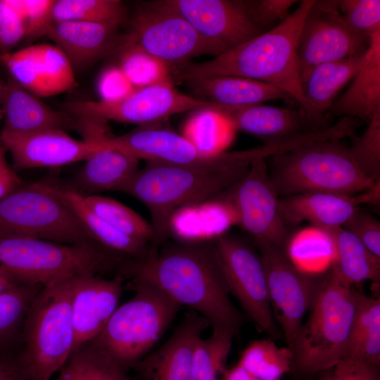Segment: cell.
Returning a JSON list of instances; mask_svg holds the SVG:
<instances>
[{"instance_id": "d6986e66", "label": "cell", "mask_w": 380, "mask_h": 380, "mask_svg": "<svg viewBox=\"0 0 380 380\" xmlns=\"http://www.w3.org/2000/svg\"><path fill=\"white\" fill-rule=\"evenodd\" d=\"M236 130L265 144L293 139L329 127L331 118H317L305 109L278 108L263 103L234 108L224 115Z\"/></svg>"}, {"instance_id": "681fc988", "label": "cell", "mask_w": 380, "mask_h": 380, "mask_svg": "<svg viewBox=\"0 0 380 380\" xmlns=\"http://www.w3.org/2000/svg\"><path fill=\"white\" fill-rule=\"evenodd\" d=\"M133 87L118 65H112L101 72L97 81L100 100L114 101L129 94Z\"/></svg>"}, {"instance_id": "9a60e30c", "label": "cell", "mask_w": 380, "mask_h": 380, "mask_svg": "<svg viewBox=\"0 0 380 380\" xmlns=\"http://www.w3.org/2000/svg\"><path fill=\"white\" fill-rule=\"evenodd\" d=\"M126 41L168 65L199 55L214 56L185 19L157 1L139 10Z\"/></svg>"}, {"instance_id": "c3c4849f", "label": "cell", "mask_w": 380, "mask_h": 380, "mask_svg": "<svg viewBox=\"0 0 380 380\" xmlns=\"http://www.w3.org/2000/svg\"><path fill=\"white\" fill-rule=\"evenodd\" d=\"M25 37L23 18L8 1H0V53L10 52Z\"/></svg>"}, {"instance_id": "9c48e42d", "label": "cell", "mask_w": 380, "mask_h": 380, "mask_svg": "<svg viewBox=\"0 0 380 380\" xmlns=\"http://www.w3.org/2000/svg\"><path fill=\"white\" fill-rule=\"evenodd\" d=\"M0 232L65 244L97 243L71 210L39 182L22 184L0 199Z\"/></svg>"}, {"instance_id": "f5cc1de1", "label": "cell", "mask_w": 380, "mask_h": 380, "mask_svg": "<svg viewBox=\"0 0 380 380\" xmlns=\"http://www.w3.org/2000/svg\"><path fill=\"white\" fill-rule=\"evenodd\" d=\"M22 185L20 177L10 167L0 170V199L6 196Z\"/></svg>"}, {"instance_id": "7dc6e473", "label": "cell", "mask_w": 380, "mask_h": 380, "mask_svg": "<svg viewBox=\"0 0 380 380\" xmlns=\"http://www.w3.org/2000/svg\"><path fill=\"white\" fill-rule=\"evenodd\" d=\"M54 0H23L25 37L30 39L44 36L53 22L52 8Z\"/></svg>"}, {"instance_id": "603a6c76", "label": "cell", "mask_w": 380, "mask_h": 380, "mask_svg": "<svg viewBox=\"0 0 380 380\" xmlns=\"http://www.w3.org/2000/svg\"><path fill=\"white\" fill-rule=\"evenodd\" d=\"M236 213L226 196L210 198L177 209L168 222V233L182 242H208L226 234L237 225Z\"/></svg>"}, {"instance_id": "74e56055", "label": "cell", "mask_w": 380, "mask_h": 380, "mask_svg": "<svg viewBox=\"0 0 380 380\" xmlns=\"http://www.w3.org/2000/svg\"><path fill=\"white\" fill-rule=\"evenodd\" d=\"M87 205L101 218L122 233L145 242H154L151 223L135 211L108 197L83 195Z\"/></svg>"}, {"instance_id": "d4e9b609", "label": "cell", "mask_w": 380, "mask_h": 380, "mask_svg": "<svg viewBox=\"0 0 380 380\" xmlns=\"http://www.w3.org/2000/svg\"><path fill=\"white\" fill-rule=\"evenodd\" d=\"M118 27L82 21L52 22L44 36L66 56L73 68H82L105 54L112 46Z\"/></svg>"}, {"instance_id": "4316f807", "label": "cell", "mask_w": 380, "mask_h": 380, "mask_svg": "<svg viewBox=\"0 0 380 380\" xmlns=\"http://www.w3.org/2000/svg\"><path fill=\"white\" fill-rule=\"evenodd\" d=\"M2 104L5 120L1 131L9 134H26L51 128L63 129L70 121L64 114L42 102L12 77L6 83Z\"/></svg>"}, {"instance_id": "44dd1931", "label": "cell", "mask_w": 380, "mask_h": 380, "mask_svg": "<svg viewBox=\"0 0 380 380\" xmlns=\"http://www.w3.org/2000/svg\"><path fill=\"white\" fill-rule=\"evenodd\" d=\"M154 125L141 126L120 136L108 135L95 141L148 162L182 164L203 158L182 134Z\"/></svg>"}, {"instance_id": "836d02e7", "label": "cell", "mask_w": 380, "mask_h": 380, "mask_svg": "<svg viewBox=\"0 0 380 380\" xmlns=\"http://www.w3.org/2000/svg\"><path fill=\"white\" fill-rule=\"evenodd\" d=\"M356 307L346 357L379 365L380 360V299L355 290Z\"/></svg>"}, {"instance_id": "ab89813d", "label": "cell", "mask_w": 380, "mask_h": 380, "mask_svg": "<svg viewBox=\"0 0 380 380\" xmlns=\"http://www.w3.org/2000/svg\"><path fill=\"white\" fill-rule=\"evenodd\" d=\"M118 67L134 89L171 80L169 65L125 41Z\"/></svg>"}, {"instance_id": "7c38bea8", "label": "cell", "mask_w": 380, "mask_h": 380, "mask_svg": "<svg viewBox=\"0 0 380 380\" xmlns=\"http://www.w3.org/2000/svg\"><path fill=\"white\" fill-rule=\"evenodd\" d=\"M369 37L353 30L335 0H315L303 21L298 46L303 84L317 65L363 55Z\"/></svg>"}, {"instance_id": "db71d44e", "label": "cell", "mask_w": 380, "mask_h": 380, "mask_svg": "<svg viewBox=\"0 0 380 380\" xmlns=\"http://www.w3.org/2000/svg\"><path fill=\"white\" fill-rule=\"evenodd\" d=\"M23 283L25 282L21 281L15 275L0 265V293Z\"/></svg>"}, {"instance_id": "f1b7e54d", "label": "cell", "mask_w": 380, "mask_h": 380, "mask_svg": "<svg viewBox=\"0 0 380 380\" xmlns=\"http://www.w3.org/2000/svg\"><path fill=\"white\" fill-rule=\"evenodd\" d=\"M205 101L229 108L291 99L283 90L268 83L238 76H219L189 82Z\"/></svg>"}, {"instance_id": "8992f818", "label": "cell", "mask_w": 380, "mask_h": 380, "mask_svg": "<svg viewBox=\"0 0 380 380\" xmlns=\"http://www.w3.org/2000/svg\"><path fill=\"white\" fill-rule=\"evenodd\" d=\"M125 258L98 243L65 244L0 232V265L28 284L44 286L68 276L121 271Z\"/></svg>"}, {"instance_id": "d6a6232c", "label": "cell", "mask_w": 380, "mask_h": 380, "mask_svg": "<svg viewBox=\"0 0 380 380\" xmlns=\"http://www.w3.org/2000/svg\"><path fill=\"white\" fill-rule=\"evenodd\" d=\"M40 284H20L0 293V355L17 356L23 345V331L29 308L42 289Z\"/></svg>"}, {"instance_id": "f907efd6", "label": "cell", "mask_w": 380, "mask_h": 380, "mask_svg": "<svg viewBox=\"0 0 380 380\" xmlns=\"http://www.w3.org/2000/svg\"><path fill=\"white\" fill-rule=\"evenodd\" d=\"M378 365L345 357L323 380H379Z\"/></svg>"}, {"instance_id": "8fae6325", "label": "cell", "mask_w": 380, "mask_h": 380, "mask_svg": "<svg viewBox=\"0 0 380 380\" xmlns=\"http://www.w3.org/2000/svg\"><path fill=\"white\" fill-rule=\"evenodd\" d=\"M227 196L235 209L238 224L257 244L284 250L290 237L281 213L280 197L270 179L266 159L253 161L246 173Z\"/></svg>"}, {"instance_id": "cb8c5ba5", "label": "cell", "mask_w": 380, "mask_h": 380, "mask_svg": "<svg viewBox=\"0 0 380 380\" xmlns=\"http://www.w3.org/2000/svg\"><path fill=\"white\" fill-rule=\"evenodd\" d=\"M360 205L357 194L315 191L280 198L281 213L288 225L308 222L322 229L343 227Z\"/></svg>"}, {"instance_id": "60d3db41", "label": "cell", "mask_w": 380, "mask_h": 380, "mask_svg": "<svg viewBox=\"0 0 380 380\" xmlns=\"http://www.w3.org/2000/svg\"><path fill=\"white\" fill-rule=\"evenodd\" d=\"M0 62L23 88L36 96H49L39 61L38 44L14 52L0 53Z\"/></svg>"}, {"instance_id": "4dcf8cb0", "label": "cell", "mask_w": 380, "mask_h": 380, "mask_svg": "<svg viewBox=\"0 0 380 380\" xmlns=\"http://www.w3.org/2000/svg\"><path fill=\"white\" fill-rule=\"evenodd\" d=\"M323 230L329 236L333 244L332 268L341 278L350 285L367 280L379 283V257L371 253L354 234L343 227Z\"/></svg>"}, {"instance_id": "2e32d148", "label": "cell", "mask_w": 380, "mask_h": 380, "mask_svg": "<svg viewBox=\"0 0 380 380\" xmlns=\"http://www.w3.org/2000/svg\"><path fill=\"white\" fill-rule=\"evenodd\" d=\"M157 2L185 19L210 46L214 57L262 33L250 18L243 1L163 0Z\"/></svg>"}, {"instance_id": "30bf717a", "label": "cell", "mask_w": 380, "mask_h": 380, "mask_svg": "<svg viewBox=\"0 0 380 380\" xmlns=\"http://www.w3.org/2000/svg\"><path fill=\"white\" fill-rule=\"evenodd\" d=\"M65 108L82 121L114 120L141 126L156 125L189 110L208 108L222 113L225 108L179 91L172 80L134 89L118 100L77 101L66 103Z\"/></svg>"}, {"instance_id": "6da1fadb", "label": "cell", "mask_w": 380, "mask_h": 380, "mask_svg": "<svg viewBox=\"0 0 380 380\" xmlns=\"http://www.w3.org/2000/svg\"><path fill=\"white\" fill-rule=\"evenodd\" d=\"M124 275L148 284L180 305L205 317L213 327L236 334L240 312L229 298V290L213 241L168 244L142 260L130 261Z\"/></svg>"}, {"instance_id": "83f0119b", "label": "cell", "mask_w": 380, "mask_h": 380, "mask_svg": "<svg viewBox=\"0 0 380 380\" xmlns=\"http://www.w3.org/2000/svg\"><path fill=\"white\" fill-rule=\"evenodd\" d=\"M91 139L94 148L77 177L78 191L83 195H92L105 191H118L138 170L139 160Z\"/></svg>"}, {"instance_id": "484cf974", "label": "cell", "mask_w": 380, "mask_h": 380, "mask_svg": "<svg viewBox=\"0 0 380 380\" xmlns=\"http://www.w3.org/2000/svg\"><path fill=\"white\" fill-rule=\"evenodd\" d=\"M42 184L71 210L93 239L104 248L137 260L151 253L152 249L148 242L133 239L108 224L87 205L83 194L76 189Z\"/></svg>"}, {"instance_id": "1f68e13d", "label": "cell", "mask_w": 380, "mask_h": 380, "mask_svg": "<svg viewBox=\"0 0 380 380\" xmlns=\"http://www.w3.org/2000/svg\"><path fill=\"white\" fill-rule=\"evenodd\" d=\"M236 129L221 112L199 108L186 121L182 135L203 158L217 156L232 141Z\"/></svg>"}, {"instance_id": "b9f144b4", "label": "cell", "mask_w": 380, "mask_h": 380, "mask_svg": "<svg viewBox=\"0 0 380 380\" xmlns=\"http://www.w3.org/2000/svg\"><path fill=\"white\" fill-rule=\"evenodd\" d=\"M39 61L49 96L77 86L74 68L63 51L55 45L38 44Z\"/></svg>"}, {"instance_id": "f6af8a7d", "label": "cell", "mask_w": 380, "mask_h": 380, "mask_svg": "<svg viewBox=\"0 0 380 380\" xmlns=\"http://www.w3.org/2000/svg\"><path fill=\"white\" fill-rule=\"evenodd\" d=\"M244 7L255 26L262 32L275 27L289 15V10L298 1H243Z\"/></svg>"}, {"instance_id": "11a10c76", "label": "cell", "mask_w": 380, "mask_h": 380, "mask_svg": "<svg viewBox=\"0 0 380 380\" xmlns=\"http://www.w3.org/2000/svg\"><path fill=\"white\" fill-rule=\"evenodd\" d=\"M253 378L243 367L237 363L226 372L224 380H251Z\"/></svg>"}, {"instance_id": "8d00e7d4", "label": "cell", "mask_w": 380, "mask_h": 380, "mask_svg": "<svg viewBox=\"0 0 380 380\" xmlns=\"http://www.w3.org/2000/svg\"><path fill=\"white\" fill-rule=\"evenodd\" d=\"M126 9L119 0H54L53 22L82 21L119 26Z\"/></svg>"}, {"instance_id": "5bb4252c", "label": "cell", "mask_w": 380, "mask_h": 380, "mask_svg": "<svg viewBox=\"0 0 380 380\" xmlns=\"http://www.w3.org/2000/svg\"><path fill=\"white\" fill-rule=\"evenodd\" d=\"M258 246L273 316L292 350L303 317L312 305L322 279L298 269L284 250L266 244Z\"/></svg>"}, {"instance_id": "bcb514c9", "label": "cell", "mask_w": 380, "mask_h": 380, "mask_svg": "<svg viewBox=\"0 0 380 380\" xmlns=\"http://www.w3.org/2000/svg\"><path fill=\"white\" fill-rule=\"evenodd\" d=\"M374 255L380 258V222L372 214L358 208L343 226Z\"/></svg>"}, {"instance_id": "ba28073f", "label": "cell", "mask_w": 380, "mask_h": 380, "mask_svg": "<svg viewBox=\"0 0 380 380\" xmlns=\"http://www.w3.org/2000/svg\"><path fill=\"white\" fill-rule=\"evenodd\" d=\"M128 286L133 297L115 309L91 341L125 372L159 340L181 306L145 282L132 280Z\"/></svg>"}, {"instance_id": "680465c9", "label": "cell", "mask_w": 380, "mask_h": 380, "mask_svg": "<svg viewBox=\"0 0 380 380\" xmlns=\"http://www.w3.org/2000/svg\"><path fill=\"white\" fill-rule=\"evenodd\" d=\"M3 116H4V110H3V109H1L0 108V120L2 118Z\"/></svg>"}, {"instance_id": "e0dca14e", "label": "cell", "mask_w": 380, "mask_h": 380, "mask_svg": "<svg viewBox=\"0 0 380 380\" xmlns=\"http://www.w3.org/2000/svg\"><path fill=\"white\" fill-rule=\"evenodd\" d=\"M123 277L110 279L84 273L72 277L71 313L74 329L72 352L92 341L118 308Z\"/></svg>"}, {"instance_id": "ffe728a7", "label": "cell", "mask_w": 380, "mask_h": 380, "mask_svg": "<svg viewBox=\"0 0 380 380\" xmlns=\"http://www.w3.org/2000/svg\"><path fill=\"white\" fill-rule=\"evenodd\" d=\"M209 325L201 315L188 312L169 339L133 367L144 380H191L195 346Z\"/></svg>"}, {"instance_id": "e575fe53", "label": "cell", "mask_w": 380, "mask_h": 380, "mask_svg": "<svg viewBox=\"0 0 380 380\" xmlns=\"http://www.w3.org/2000/svg\"><path fill=\"white\" fill-rule=\"evenodd\" d=\"M56 380H133L91 341L77 348Z\"/></svg>"}, {"instance_id": "4fadbf2b", "label": "cell", "mask_w": 380, "mask_h": 380, "mask_svg": "<svg viewBox=\"0 0 380 380\" xmlns=\"http://www.w3.org/2000/svg\"><path fill=\"white\" fill-rule=\"evenodd\" d=\"M229 293L258 329L270 335L277 329L265 269L259 254L239 237L224 234L213 241Z\"/></svg>"}, {"instance_id": "7a4b0ae2", "label": "cell", "mask_w": 380, "mask_h": 380, "mask_svg": "<svg viewBox=\"0 0 380 380\" xmlns=\"http://www.w3.org/2000/svg\"><path fill=\"white\" fill-rule=\"evenodd\" d=\"M264 158L260 146L225 151L188 163L147 162L118 191L133 196L146 207L156 244L169 234L168 222L177 209L229 189L243 177L253 161Z\"/></svg>"}, {"instance_id": "7bdbcfd3", "label": "cell", "mask_w": 380, "mask_h": 380, "mask_svg": "<svg viewBox=\"0 0 380 380\" xmlns=\"http://www.w3.org/2000/svg\"><path fill=\"white\" fill-rule=\"evenodd\" d=\"M360 135L355 133L350 138V151L363 173L373 180L379 179L380 172V113L367 124Z\"/></svg>"}, {"instance_id": "7402d4cb", "label": "cell", "mask_w": 380, "mask_h": 380, "mask_svg": "<svg viewBox=\"0 0 380 380\" xmlns=\"http://www.w3.org/2000/svg\"><path fill=\"white\" fill-rule=\"evenodd\" d=\"M349 87L327 112L368 124L380 113V31L369 37L362 64Z\"/></svg>"}, {"instance_id": "ac0fdd59", "label": "cell", "mask_w": 380, "mask_h": 380, "mask_svg": "<svg viewBox=\"0 0 380 380\" xmlns=\"http://www.w3.org/2000/svg\"><path fill=\"white\" fill-rule=\"evenodd\" d=\"M0 144L11 154L17 170L55 167L85 160L94 148L93 140H77L62 129L26 134L1 132Z\"/></svg>"}, {"instance_id": "ee69618b", "label": "cell", "mask_w": 380, "mask_h": 380, "mask_svg": "<svg viewBox=\"0 0 380 380\" xmlns=\"http://www.w3.org/2000/svg\"><path fill=\"white\" fill-rule=\"evenodd\" d=\"M346 23L355 32L370 37L380 31L379 0H336Z\"/></svg>"}, {"instance_id": "3957f363", "label": "cell", "mask_w": 380, "mask_h": 380, "mask_svg": "<svg viewBox=\"0 0 380 380\" xmlns=\"http://www.w3.org/2000/svg\"><path fill=\"white\" fill-rule=\"evenodd\" d=\"M314 1H300L275 27L213 59L185 66L180 77L189 82L219 76L264 82L283 90L310 113L303 92L298 46L303 21Z\"/></svg>"}, {"instance_id": "277c9868", "label": "cell", "mask_w": 380, "mask_h": 380, "mask_svg": "<svg viewBox=\"0 0 380 380\" xmlns=\"http://www.w3.org/2000/svg\"><path fill=\"white\" fill-rule=\"evenodd\" d=\"M341 139H326L270 157V179L279 196L306 192L356 195L378 180L368 178Z\"/></svg>"}, {"instance_id": "d590c367", "label": "cell", "mask_w": 380, "mask_h": 380, "mask_svg": "<svg viewBox=\"0 0 380 380\" xmlns=\"http://www.w3.org/2000/svg\"><path fill=\"white\" fill-rule=\"evenodd\" d=\"M293 355L289 348L279 347L271 339L251 343L239 364L260 380H279L290 370Z\"/></svg>"}, {"instance_id": "9f6ffc18", "label": "cell", "mask_w": 380, "mask_h": 380, "mask_svg": "<svg viewBox=\"0 0 380 380\" xmlns=\"http://www.w3.org/2000/svg\"><path fill=\"white\" fill-rule=\"evenodd\" d=\"M5 148L0 144V170L8 167L5 158Z\"/></svg>"}, {"instance_id": "f546056e", "label": "cell", "mask_w": 380, "mask_h": 380, "mask_svg": "<svg viewBox=\"0 0 380 380\" xmlns=\"http://www.w3.org/2000/svg\"><path fill=\"white\" fill-rule=\"evenodd\" d=\"M365 53L324 63L312 70L303 84V92L312 115L318 118L331 117L327 112L336 100L338 93L360 70Z\"/></svg>"}, {"instance_id": "5b68a950", "label": "cell", "mask_w": 380, "mask_h": 380, "mask_svg": "<svg viewBox=\"0 0 380 380\" xmlns=\"http://www.w3.org/2000/svg\"><path fill=\"white\" fill-rule=\"evenodd\" d=\"M352 286L333 268L321 279L292 348L299 370H328L346 357L356 307Z\"/></svg>"}, {"instance_id": "6f0895ef", "label": "cell", "mask_w": 380, "mask_h": 380, "mask_svg": "<svg viewBox=\"0 0 380 380\" xmlns=\"http://www.w3.org/2000/svg\"><path fill=\"white\" fill-rule=\"evenodd\" d=\"M6 92V83L0 78V104L3 103Z\"/></svg>"}, {"instance_id": "f35d334b", "label": "cell", "mask_w": 380, "mask_h": 380, "mask_svg": "<svg viewBox=\"0 0 380 380\" xmlns=\"http://www.w3.org/2000/svg\"><path fill=\"white\" fill-rule=\"evenodd\" d=\"M213 328L208 338H200L196 343L192 360L191 380H219L224 370L234 334L223 328Z\"/></svg>"}, {"instance_id": "52a82bcc", "label": "cell", "mask_w": 380, "mask_h": 380, "mask_svg": "<svg viewBox=\"0 0 380 380\" xmlns=\"http://www.w3.org/2000/svg\"><path fill=\"white\" fill-rule=\"evenodd\" d=\"M73 276L44 286L29 308L17 359L30 380H50L72 353Z\"/></svg>"}, {"instance_id": "816d5d0a", "label": "cell", "mask_w": 380, "mask_h": 380, "mask_svg": "<svg viewBox=\"0 0 380 380\" xmlns=\"http://www.w3.org/2000/svg\"><path fill=\"white\" fill-rule=\"evenodd\" d=\"M0 380H30L17 356L0 355Z\"/></svg>"}]
</instances>
